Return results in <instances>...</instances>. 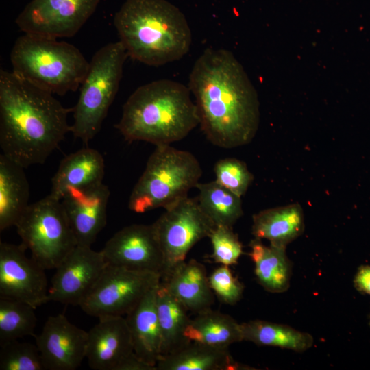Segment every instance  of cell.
<instances>
[{
    "label": "cell",
    "instance_id": "1",
    "mask_svg": "<svg viewBox=\"0 0 370 370\" xmlns=\"http://www.w3.org/2000/svg\"><path fill=\"white\" fill-rule=\"evenodd\" d=\"M188 88L201 129L212 144L230 149L252 140L260 120L257 93L230 51L206 49L193 65Z\"/></svg>",
    "mask_w": 370,
    "mask_h": 370
},
{
    "label": "cell",
    "instance_id": "2",
    "mask_svg": "<svg viewBox=\"0 0 370 370\" xmlns=\"http://www.w3.org/2000/svg\"><path fill=\"white\" fill-rule=\"evenodd\" d=\"M65 108L53 94L12 71H0V147L25 169L43 164L71 132Z\"/></svg>",
    "mask_w": 370,
    "mask_h": 370
},
{
    "label": "cell",
    "instance_id": "3",
    "mask_svg": "<svg viewBox=\"0 0 370 370\" xmlns=\"http://www.w3.org/2000/svg\"><path fill=\"white\" fill-rule=\"evenodd\" d=\"M190 92L188 87L170 79L140 86L124 103L114 127L129 143L159 146L180 141L199 125Z\"/></svg>",
    "mask_w": 370,
    "mask_h": 370
},
{
    "label": "cell",
    "instance_id": "4",
    "mask_svg": "<svg viewBox=\"0 0 370 370\" xmlns=\"http://www.w3.org/2000/svg\"><path fill=\"white\" fill-rule=\"evenodd\" d=\"M114 25L127 56L149 66L178 60L190 47L184 14L166 0H125Z\"/></svg>",
    "mask_w": 370,
    "mask_h": 370
},
{
    "label": "cell",
    "instance_id": "5",
    "mask_svg": "<svg viewBox=\"0 0 370 370\" xmlns=\"http://www.w3.org/2000/svg\"><path fill=\"white\" fill-rule=\"evenodd\" d=\"M10 61L16 75L60 96L76 91L89 68V62L75 46L28 34L16 40Z\"/></svg>",
    "mask_w": 370,
    "mask_h": 370
},
{
    "label": "cell",
    "instance_id": "6",
    "mask_svg": "<svg viewBox=\"0 0 370 370\" xmlns=\"http://www.w3.org/2000/svg\"><path fill=\"white\" fill-rule=\"evenodd\" d=\"M201 175L200 163L190 152L170 145L156 146L132 189L128 208L136 213L164 209L188 196Z\"/></svg>",
    "mask_w": 370,
    "mask_h": 370
},
{
    "label": "cell",
    "instance_id": "7",
    "mask_svg": "<svg viewBox=\"0 0 370 370\" xmlns=\"http://www.w3.org/2000/svg\"><path fill=\"white\" fill-rule=\"evenodd\" d=\"M128 57L121 42H110L93 55L80 93L73 107L71 133L88 144L101 130L118 92L125 61Z\"/></svg>",
    "mask_w": 370,
    "mask_h": 370
},
{
    "label": "cell",
    "instance_id": "8",
    "mask_svg": "<svg viewBox=\"0 0 370 370\" xmlns=\"http://www.w3.org/2000/svg\"><path fill=\"white\" fill-rule=\"evenodd\" d=\"M15 227L21 244L45 270L56 269L78 245L61 200L50 194L30 204Z\"/></svg>",
    "mask_w": 370,
    "mask_h": 370
},
{
    "label": "cell",
    "instance_id": "9",
    "mask_svg": "<svg viewBox=\"0 0 370 370\" xmlns=\"http://www.w3.org/2000/svg\"><path fill=\"white\" fill-rule=\"evenodd\" d=\"M160 280L158 273L134 271L107 263L79 307L86 314L98 319L125 316Z\"/></svg>",
    "mask_w": 370,
    "mask_h": 370
},
{
    "label": "cell",
    "instance_id": "10",
    "mask_svg": "<svg viewBox=\"0 0 370 370\" xmlns=\"http://www.w3.org/2000/svg\"><path fill=\"white\" fill-rule=\"evenodd\" d=\"M164 210L153 223L164 259L162 278L184 261L191 248L203 238H209L215 227L197 199L186 196Z\"/></svg>",
    "mask_w": 370,
    "mask_h": 370
},
{
    "label": "cell",
    "instance_id": "11",
    "mask_svg": "<svg viewBox=\"0 0 370 370\" xmlns=\"http://www.w3.org/2000/svg\"><path fill=\"white\" fill-rule=\"evenodd\" d=\"M100 0H32L15 23L24 34L58 39L75 36Z\"/></svg>",
    "mask_w": 370,
    "mask_h": 370
},
{
    "label": "cell",
    "instance_id": "12",
    "mask_svg": "<svg viewBox=\"0 0 370 370\" xmlns=\"http://www.w3.org/2000/svg\"><path fill=\"white\" fill-rule=\"evenodd\" d=\"M26 250L22 244L0 243V297L36 308L48 302L50 285L45 269L27 257Z\"/></svg>",
    "mask_w": 370,
    "mask_h": 370
},
{
    "label": "cell",
    "instance_id": "13",
    "mask_svg": "<svg viewBox=\"0 0 370 370\" xmlns=\"http://www.w3.org/2000/svg\"><path fill=\"white\" fill-rule=\"evenodd\" d=\"M107 265L101 251L79 245L56 269L48 294V302L81 304Z\"/></svg>",
    "mask_w": 370,
    "mask_h": 370
},
{
    "label": "cell",
    "instance_id": "14",
    "mask_svg": "<svg viewBox=\"0 0 370 370\" xmlns=\"http://www.w3.org/2000/svg\"><path fill=\"white\" fill-rule=\"evenodd\" d=\"M106 262L127 269L163 274L164 259L153 224H132L116 232L102 250Z\"/></svg>",
    "mask_w": 370,
    "mask_h": 370
},
{
    "label": "cell",
    "instance_id": "15",
    "mask_svg": "<svg viewBox=\"0 0 370 370\" xmlns=\"http://www.w3.org/2000/svg\"><path fill=\"white\" fill-rule=\"evenodd\" d=\"M34 337L45 369L75 370L86 358L88 332L64 314L49 317Z\"/></svg>",
    "mask_w": 370,
    "mask_h": 370
},
{
    "label": "cell",
    "instance_id": "16",
    "mask_svg": "<svg viewBox=\"0 0 370 370\" xmlns=\"http://www.w3.org/2000/svg\"><path fill=\"white\" fill-rule=\"evenodd\" d=\"M110 190L103 182L71 188L61 199L79 245L91 246L107 223Z\"/></svg>",
    "mask_w": 370,
    "mask_h": 370
},
{
    "label": "cell",
    "instance_id": "17",
    "mask_svg": "<svg viewBox=\"0 0 370 370\" xmlns=\"http://www.w3.org/2000/svg\"><path fill=\"white\" fill-rule=\"evenodd\" d=\"M131 334L124 316L99 319L88 332L86 358L94 370H117L133 354Z\"/></svg>",
    "mask_w": 370,
    "mask_h": 370
},
{
    "label": "cell",
    "instance_id": "18",
    "mask_svg": "<svg viewBox=\"0 0 370 370\" xmlns=\"http://www.w3.org/2000/svg\"><path fill=\"white\" fill-rule=\"evenodd\" d=\"M161 281L189 312L197 314L211 309L214 304V294L206 269L196 260L177 264Z\"/></svg>",
    "mask_w": 370,
    "mask_h": 370
},
{
    "label": "cell",
    "instance_id": "19",
    "mask_svg": "<svg viewBox=\"0 0 370 370\" xmlns=\"http://www.w3.org/2000/svg\"><path fill=\"white\" fill-rule=\"evenodd\" d=\"M104 173L105 162L101 153L93 148H82L60 162L51 179L49 194L61 200L71 188L102 183Z\"/></svg>",
    "mask_w": 370,
    "mask_h": 370
},
{
    "label": "cell",
    "instance_id": "20",
    "mask_svg": "<svg viewBox=\"0 0 370 370\" xmlns=\"http://www.w3.org/2000/svg\"><path fill=\"white\" fill-rule=\"evenodd\" d=\"M158 286L125 316L134 353L156 367L162 356V338L156 306Z\"/></svg>",
    "mask_w": 370,
    "mask_h": 370
},
{
    "label": "cell",
    "instance_id": "21",
    "mask_svg": "<svg viewBox=\"0 0 370 370\" xmlns=\"http://www.w3.org/2000/svg\"><path fill=\"white\" fill-rule=\"evenodd\" d=\"M250 369L236 361L229 348L190 341L181 349L161 357L156 370Z\"/></svg>",
    "mask_w": 370,
    "mask_h": 370
},
{
    "label": "cell",
    "instance_id": "22",
    "mask_svg": "<svg viewBox=\"0 0 370 370\" xmlns=\"http://www.w3.org/2000/svg\"><path fill=\"white\" fill-rule=\"evenodd\" d=\"M252 221L254 238L268 240L278 247H286L305 228L304 211L299 204L263 210L254 214Z\"/></svg>",
    "mask_w": 370,
    "mask_h": 370
},
{
    "label": "cell",
    "instance_id": "23",
    "mask_svg": "<svg viewBox=\"0 0 370 370\" xmlns=\"http://www.w3.org/2000/svg\"><path fill=\"white\" fill-rule=\"evenodd\" d=\"M25 168L0 155V231L17 222L29 204L30 188Z\"/></svg>",
    "mask_w": 370,
    "mask_h": 370
},
{
    "label": "cell",
    "instance_id": "24",
    "mask_svg": "<svg viewBox=\"0 0 370 370\" xmlns=\"http://www.w3.org/2000/svg\"><path fill=\"white\" fill-rule=\"evenodd\" d=\"M249 254L254 264L257 282L267 291L278 293L286 291L292 274V264L286 254V247L264 245L254 238L249 243Z\"/></svg>",
    "mask_w": 370,
    "mask_h": 370
},
{
    "label": "cell",
    "instance_id": "25",
    "mask_svg": "<svg viewBox=\"0 0 370 370\" xmlns=\"http://www.w3.org/2000/svg\"><path fill=\"white\" fill-rule=\"evenodd\" d=\"M156 306L162 338L161 357L188 344L186 329L190 320L187 308L160 280L156 291Z\"/></svg>",
    "mask_w": 370,
    "mask_h": 370
},
{
    "label": "cell",
    "instance_id": "26",
    "mask_svg": "<svg viewBox=\"0 0 370 370\" xmlns=\"http://www.w3.org/2000/svg\"><path fill=\"white\" fill-rule=\"evenodd\" d=\"M185 335L189 341L227 348L243 341L241 323L231 316L212 308L190 319Z\"/></svg>",
    "mask_w": 370,
    "mask_h": 370
},
{
    "label": "cell",
    "instance_id": "27",
    "mask_svg": "<svg viewBox=\"0 0 370 370\" xmlns=\"http://www.w3.org/2000/svg\"><path fill=\"white\" fill-rule=\"evenodd\" d=\"M243 341L259 346L278 347L302 352L313 345V337L291 326L262 321L253 320L241 323Z\"/></svg>",
    "mask_w": 370,
    "mask_h": 370
},
{
    "label": "cell",
    "instance_id": "28",
    "mask_svg": "<svg viewBox=\"0 0 370 370\" xmlns=\"http://www.w3.org/2000/svg\"><path fill=\"white\" fill-rule=\"evenodd\" d=\"M195 188L199 192L197 199L201 209L215 226L233 227L243 216L241 197L215 180L199 182Z\"/></svg>",
    "mask_w": 370,
    "mask_h": 370
},
{
    "label": "cell",
    "instance_id": "29",
    "mask_svg": "<svg viewBox=\"0 0 370 370\" xmlns=\"http://www.w3.org/2000/svg\"><path fill=\"white\" fill-rule=\"evenodd\" d=\"M36 308L16 299L0 297V346L25 336H35Z\"/></svg>",
    "mask_w": 370,
    "mask_h": 370
},
{
    "label": "cell",
    "instance_id": "30",
    "mask_svg": "<svg viewBox=\"0 0 370 370\" xmlns=\"http://www.w3.org/2000/svg\"><path fill=\"white\" fill-rule=\"evenodd\" d=\"M0 351V370H45L36 344L11 341Z\"/></svg>",
    "mask_w": 370,
    "mask_h": 370
},
{
    "label": "cell",
    "instance_id": "31",
    "mask_svg": "<svg viewBox=\"0 0 370 370\" xmlns=\"http://www.w3.org/2000/svg\"><path fill=\"white\" fill-rule=\"evenodd\" d=\"M215 181L239 197L245 194L251 185L254 175L247 164L234 158H226L214 165Z\"/></svg>",
    "mask_w": 370,
    "mask_h": 370
},
{
    "label": "cell",
    "instance_id": "32",
    "mask_svg": "<svg viewBox=\"0 0 370 370\" xmlns=\"http://www.w3.org/2000/svg\"><path fill=\"white\" fill-rule=\"evenodd\" d=\"M214 262L221 265L236 264L243 254V245L233 227L215 226L209 236Z\"/></svg>",
    "mask_w": 370,
    "mask_h": 370
},
{
    "label": "cell",
    "instance_id": "33",
    "mask_svg": "<svg viewBox=\"0 0 370 370\" xmlns=\"http://www.w3.org/2000/svg\"><path fill=\"white\" fill-rule=\"evenodd\" d=\"M208 280L212 291L221 303L234 305L242 298L244 286L234 277L229 266L219 267Z\"/></svg>",
    "mask_w": 370,
    "mask_h": 370
},
{
    "label": "cell",
    "instance_id": "34",
    "mask_svg": "<svg viewBox=\"0 0 370 370\" xmlns=\"http://www.w3.org/2000/svg\"><path fill=\"white\" fill-rule=\"evenodd\" d=\"M355 288L360 293L370 295V266H360L354 280Z\"/></svg>",
    "mask_w": 370,
    "mask_h": 370
},
{
    "label": "cell",
    "instance_id": "35",
    "mask_svg": "<svg viewBox=\"0 0 370 370\" xmlns=\"http://www.w3.org/2000/svg\"><path fill=\"white\" fill-rule=\"evenodd\" d=\"M117 370H156V367L146 362L134 352L120 364Z\"/></svg>",
    "mask_w": 370,
    "mask_h": 370
},
{
    "label": "cell",
    "instance_id": "36",
    "mask_svg": "<svg viewBox=\"0 0 370 370\" xmlns=\"http://www.w3.org/2000/svg\"><path fill=\"white\" fill-rule=\"evenodd\" d=\"M369 324H370V323H369Z\"/></svg>",
    "mask_w": 370,
    "mask_h": 370
}]
</instances>
